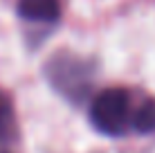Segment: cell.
Returning <instances> with one entry per match:
<instances>
[{"label":"cell","mask_w":155,"mask_h":153,"mask_svg":"<svg viewBox=\"0 0 155 153\" xmlns=\"http://www.w3.org/2000/svg\"><path fill=\"white\" fill-rule=\"evenodd\" d=\"M45 72H47L50 83L58 92H63L65 97L79 101V99H83L85 92L90 90L94 65L88 63L85 59H81V56L63 52V54H56L54 59L47 63Z\"/></svg>","instance_id":"6da1fadb"},{"label":"cell","mask_w":155,"mask_h":153,"mask_svg":"<svg viewBox=\"0 0 155 153\" xmlns=\"http://www.w3.org/2000/svg\"><path fill=\"white\" fill-rule=\"evenodd\" d=\"M90 122L97 131L106 135H124L133 124L130 115V95L121 88L101 90L92 99L90 106Z\"/></svg>","instance_id":"7a4b0ae2"},{"label":"cell","mask_w":155,"mask_h":153,"mask_svg":"<svg viewBox=\"0 0 155 153\" xmlns=\"http://www.w3.org/2000/svg\"><path fill=\"white\" fill-rule=\"evenodd\" d=\"M61 14L58 0H18V16L31 23H52Z\"/></svg>","instance_id":"3957f363"},{"label":"cell","mask_w":155,"mask_h":153,"mask_svg":"<svg viewBox=\"0 0 155 153\" xmlns=\"http://www.w3.org/2000/svg\"><path fill=\"white\" fill-rule=\"evenodd\" d=\"M16 138V115L9 97L0 95V144H7Z\"/></svg>","instance_id":"277c9868"},{"label":"cell","mask_w":155,"mask_h":153,"mask_svg":"<svg viewBox=\"0 0 155 153\" xmlns=\"http://www.w3.org/2000/svg\"><path fill=\"white\" fill-rule=\"evenodd\" d=\"M133 126H135V131H140V133H153L155 131V101L153 99L144 101L142 106L135 110V115H133Z\"/></svg>","instance_id":"5b68a950"}]
</instances>
